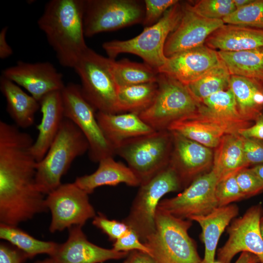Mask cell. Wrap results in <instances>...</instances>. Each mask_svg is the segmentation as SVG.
Instances as JSON below:
<instances>
[{
	"label": "cell",
	"instance_id": "cell-38",
	"mask_svg": "<svg viewBox=\"0 0 263 263\" xmlns=\"http://www.w3.org/2000/svg\"><path fill=\"white\" fill-rule=\"evenodd\" d=\"M177 0H145V14L142 24L146 27L150 26L163 16L167 11L177 3Z\"/></svg>",
	"mask_w": 263,
	"mask_h": 263
},
{
	"label": "cell",
	"instance_id": "cell-34",
	"mask_svg": "<svg viewBox=\"0 0 263 263\" xmlns=\"http://www.w3.org/2000/svg\"><path fill=\"white\" fill-rule=\"evenodd\" d=\"M225 24L263 30V0H254L223 19Z\"/></svg>",
	"mask_w": 263,
	"mask_h": 263
},
{
	"label": "cell",
	"instance_id": "cell-35",
	"mask_svg": "<svg viewBox=\"0 0 263 263\" xmlns=\"http://www.w3.org/2000/svg\"><path fill=\"white\" fill-rule=\"evenodd\" d=\"M184 5L197 15L211 19L223 20L236 9L233 0H201Z\"/></svg>",
	"mask_w": 263,
	"mask_h": 263
},
{
	"label": "cell",
	"instance_id": "cell-10",
	"mask_svg": "<svg viewBox=\"0 0 263 263\" xmlns=\"http://www.w3.org/2000/svg\"><path fill=\"white\" fill-rule=\"evenodd\" d=\"M144 14V3L139 0H84L85 36L90 37L142 23Z\"/></svg>",
	"mask_w": 263,
	"mask_h": 263
},
{
	"label": "cell",
	"instance_id": "cell-39",
	"mask_svg": "<svg viewBox=\"0 0 263 263\" xmlns=\"http://www.w3.org/2000/svg\"><path fill=\"white\" fill-rule=\"evenodd\" d=\"M92 224L106 234L109 240L113 242L126 234L131 229L123 221L110 220L101 213H98L93 218Z\"/></svg>",
	"mask_w": 263,
	"mask_h": 263
},
{
	"label": "cell",
	"instance_id": "cell-28",
	"mask_svg": "<svg viewBox=\"0 0 263 263\" xmlns=\"http://www.w3.org/2000/svg\"><path fill=\"white\" fill-rule=\"evenodd\" d=\"M217 52L231 75L263 82V47L241 51Z\"/></svg>",
	"mask_w": 263,
	"mask_h": 263
},
{
	"label": "cell",
	"instance_id": "cell-4",
	"mask_svg": "<svg viewBox=\"0 0 263 263\" xmlns=\"http://www.w3.org/2000/svg\"><path fill=\"white\" fill-rule=\"evenodd\" d=\"M184 9V4L178 1L158 21L145 28L138 36L128 40L106 41L103 44V48L110 59H114L122 53L132 54L158 71L167 58L164 54L166 40L179 24Z\"/></svg>",
	"mask_w": 263,
	"mask_h": 263
},
{
	"label": "cell",
	"instance_id": "cell-22",
	"mask_svg": "<svg viewBox=\"0 0 263 263\" xmlns=\"http://www.w3.org/2000/svg\"><path fill=\"white\" fill-rule=\"evenodd\" d=\"M238 206L231 204L218 207L209 213L191 217L189 220L198 223L202 229L201 237L205 245L203 263H213L219 239L230 223L238 215Z\"/></svg>",
	"mask_w": 263,
	"mask_h": 263
},
{
	"label": "cell",
	"instance_id": "cell-11",
	"mask_svg": "<svg viewBox=\"0 0 263 263\" xmlns=\"http://www.w3.org/2000/svg\"><path fill=\"white\" fill-rule=\"evenodd\" d=\"M45 203L51 213L49 230L53 233L73 226L82 227L96 215L89 194L74 182L61 184L47 195Z\"/></svg>",
	"mask_w": 263,
	"mask_h": 263
},
{
	"label": "cell",
	"instance_id": "cell-6",
	"mask_svg": "<svg viewBox=\"0 0 263 263\" xmlns=\"http://www.w3.org/2000/svg\"><path fill=\"white\" fill-rule=\"evenodd\" d=\"M127 217L123 222L144 243L155 229V216L161 199L166 194L182 188L175 171L169 166L141 184Z\"/></svg>",
	"mask_w": 263,
	"mask_h": 263
},
{
	"label": "cell",
	"instance_id": "cell-41",
	"mask_svg": "<svg viewBox=\"0 0 263 263\" xmlns=\"http://www.w3.org/2000/svg\"><path fill=\"white\" fill-rule=\"evenodd\" d=\"M243 139L244 155L248 165L263 164V142L253 138Z\"/></svg>",
	"mask_w": 263,
	"mask_h": 263
},
{
	"label": "cell",
	"instance_id": "cell-45",
	"mask_svg": "<svg viewBox=\"0 0 263 263\" xmlns=\"http://www.w3.org/2000/svg\"><path fill=\"white\" fill-rule=\"evenodd\" d=\"M7 30L8 27L5 26L0 32V58L2 59L9 57L13 54L12 49L6 40Z\"/></svg>",
	"mask_w": 263,
	"mask_h": 263
},
{
	"label": "cell",
	"instance_id": "cell-25",
	"mask_svg": "<svg viewBox=\"0 0 263 263\" xmlns=\"http://www.w3.org/2000/svg\"><path fill=\"white\" fill-rule=\"evenodd\" d=\"M211 170L218 181L236 174L247 168L243 150V137L239 133L224 135L213 154Z\"/></svg>",
	"mask_w": 263,
	"mask_h": 263
},
{
	"label": "cell",
	"instance_id": "cell-26",
	"mask_svg": "<svg viewBox=\"0 0 263 263\" xmlns=\"http://www.w3.org/2000/svg\"><path fill=\"white\" fill-rule=\"evenodd\" d=\"M0 89L5 98L7 111L19 128L25 129L34 123L39 102L13 81L1 75Z\"/></svg>",
	"mask_w": 263,
	"mask_h": 263
},
{
	"label": "cell",
	"instance_id": "cell-33",
	"mask_svg": "<svg viewBox=\"0 0 263 263\" xmlns=\"http://www.w3.org/2000/svg\"><path fill=\"white\" fill-rule=\"evenodd\" d=\"M199 106L206 111L224 119L252 123L244 120L241 116L234 95L229 88L205 98L199 103Z\"/></svg>",
	"mask_w": 263,
	"mask_h": 263
},
{
	"label": "cell",
	"instance_id": "cell-14",
	"mask_svg": "<svg viewBox=\"0 0 263 263\" xmlns=\"http://www.w3.org/2000/svg\"><path fill=\"white\" fill-rule=\"evenodd\" d=\"M252 125L221 118L199 106L194 113L172 122L168 130L211 149L218 145L224 135L238 133L240 130Z\"/></svg>",
	"mask_w": 263,
	"mask_h": 263
},
{
	"label": "cell",
	"instance_id": "cell-17",
	"mask_svg": "<svg viewBox=\"0 0 263 263\" xmlns=\"http://www.w3.org/2000/svg\"><path fill=\"white\" fill-rule=\"evenodd\" d=\"M221 62L217 51L204 44L167 57L157 71L187 85Z\"/></svg>",
	"mask_w": 263,
	"mask_h": 263
},
{
	"label": "cell",
	"instance_id": "cell-27",
	"mask_svg": "<svg viewBox=\"0 0 263 263\" xmlns=\"http://www.w3.org/2000/svg\"><path fill=\"white\" fill-rule=\"evenodd\" d=\"M242 117L252 122L263 111V82L231 75L229 87Z\"/></svg>",
	"mask_w": 263,
	"mask_h": 263
},
{
	"label": "cell",
	"instance_id": "cell-37",
	"mask_svg": "<svg viewBox=\"0 0 263 263\" xmlns=\"http://www.w3.org/2000/svg\"><path fill=\"white\" fill-rule=\"evenodd\" d=\"M238 184L245 198H248L261 193L263 191V181L251 170L250 168H244L236 174Z\"/></svg>",
	"mask_w": 263,
	"mask_h": 263
},
{
	"label": "cell",
	"instance_id": "cell-43",
	"mask_svg": "<svg viewBox=\"0 0 263 263\" xmlns=\"http://www.w3.org/2000/svg\"><path fill=\"white\" fill-rule=\"evenodd\" d=\"M251 126L241 129L238 133L243 137L257 139L263 142V111Z\"/></svg>",
	"mask_w": 263,
	"mask_h": 263
},
{
	"label": "cell",
	"instance_id": "cell-51",
	"mask_svg": "<svg viewBox=\"0 0 263 263\" xmlns=\"http://www.w3.org/2000/svg\"><path fill=\"white\" fill-rule=\"evenodd\" d=\"M213 263H219L218 262H217V261H215Z\"/></svg>",
	"mask_w": 263,
	"mask_h": 263
},
{
	"label": "cell",
	"instance_id": "cell-50",
	"mask_svg": "<svg viewBox=\"0 0 263 263\" xmlns=\"http://www.w3.org/2000/svg\"><path fill=\"white\" fill-rule=\"evenodd\" d=\"M260 229L262 237L263 239V215L261 218L260 221Z\"/></svg>",
	"mask_w": 263,
	"mask_h": 263
},
{
	"label": "cell",
	"instance_id": "cell-31",
	"mask_svg": "<svg viewBox=\"0 0 263 263\" xmlns=\"http://www.w3.org/2000/svg\"><path fill=\"white\" fill-rule=\"evenodd\" d=\"M0 238L23 251L29 259L42 254H47L51 257L58 244L53 241L36 239L18 226L2 223L0 224Z\"/></svg>",
	"mask_w": 263,
	"mask_h": 263
},
{
	"label": "cell",
	"instance_id": "cell-5",
	"mask_svg": "<svg viewBox=\"0 0 263 263\" xmlns=\"http://www.w3.org/2000/svg\"><path fill=\"white\" fill-rule=\"evenodd\" d=\"M172 148L171 132L163 130L126 140L114 153L127 162L141 184L169 166Z\"/></svg>",
	"mask_w": 263,
	"mask_h": 263
},
{
	"label": "cell",
	"instance_id": "cell-44",
	"mask_svg": "<svg viewBox=\"0 0 263 263\" xmlns=\"http://www.w3.org/2000/svg\"><path fill=\"white\" fill-rule=\"evenodd\" d=\"M125 263H155L149 254L138 250L131 251Z\"/></svg>",
	"mask_w": 263,
	"mask_h": 263
},
{
	"label": "cell",
	"instance_id": "cell-47",
	"mask_svg": "<svg viewBox=\"0 0 263 263\" xmlns=\"http://www.w3.org/2000/svg\"><path fill=\"white\" fill-rule=\"evenodd\" d=\"M251 170L263 181V163L256 165L250 168Z\"/></svg>",
	"mask_w": 263,
	"mask_h": 263
},
{
	"label": "cell",
	"instance_id": "cell-52",
	"mask_svg": "<svg viewBox=\"0 0 263 263\" xmlns=\"http://www.w3.org/2000/svg\"><path fill=\"white\" fill-rule=\"evenodd\" d=\"M123 263H125V262Z\"/></svg>",
	"mask_w": 263,
	"mask_h": 263
},
{
	"label": "cell",
	"instance_id": "cell-9",
	"mask_svg": "<svg viewBox=\"0 0 263 263\" xmlns=\"http://www.w3.org/2000/svg\"><path fill=\"white\" fill-rule=\"evenodd\" d=\"M65 118L72 121L82 132L89 145V156L94 162L115 154L98 122L96 110L83 95L80 86L73 83L61 90Z\"/></svg>",
	"mask_w": 263,
	"mask_h": 263
},
{
	"label": "cell",
	"instance_id": "cell-32",
	"mask_svg": "<svg viewBox=\"0 0 263 263\" xmlns=\"http://www.w3.org/2000/svg\"><path fill=\"white\" fill-rule=\"evenodd\" d=\"M230 76L222 61L219 65L186 86L193 97L199 103L212 94L228 89Z\"/></svg>",
	"mask_w": 263,
	"mask_h": 263
},
{
	"label": "cell",
	"instance_id": "cell-48",
	"mask_svg": "<svg viewBox=\"0 0 263 263\" xmlns=\"http://www.w3.org/2000/svg\"><path fill=\"white\" fill-rule=\"evenodd\" d=\"M253 0H233V2L236 9H238L250 4L253 2Z\"/></svg>",
	"mask_w": 263,
	"mask_h": 263
},
{
	"label": "cell",
	"instance_id": "cell-2",
	"mask_svg": "<svg viewBox=\"0 0 263 263\" xmlns=\"http://www.w3.org/2000/svg\"><path fill=\"white\" fill-rule=\"evenodd\" d=\"M191 221L158 207L155 230L144 243L155 263H203L196 243L188 233Z\"/></svg>",
	"mask_w": 263,
	"mask_h": 263
},
{
	"label": "cell",
	"instance_id": "cell-20",
	"mask_svg": "<svg viewBox=\"0 0 263 263\" xmlns=\"http://www.w3.org/2000/svg\"><path fill=\"white\" fill-rule=\"evenodd\" d=\"M42 118L37 126L38 134L32 147V152L38 162L47 153L64 119L61 91L51 92L38 101Z\"/></svg>",
	"mask_w": 263,
	"mask_h": 263
},
{
	"label": "cell",
	"instance_id": "cell-46",
	"mask_svg": "<svg viewBox=\"0 0 263 263\" xmlns=\"http://www.w3.org/2000/svg\"><path fill=\"white\" fill-rule=\"evenodd\" d=\"M235 263H261L260 259L255 254L242 252Z\"/></svg>",
	"mask_w": 263,
	"mask_h": 263
},
{
	"label": "cell",
	"instance_id": "cell-12",
	"mask_svg": "<svg viewBox=\"0 0 263 263\" xmlns=\"http://www.w3.org/2000/svg\"><path fill=\"white\" fill-rule=\"evenodd\" d=\"M263 215V206L259 203L248 208L242 216L231 221L226 228L228 238L217 251V262L231 263L237 254L248 252L256 255L263 263V239L260 229Z\"/></svg>",
	"mask_w": 263,
	"mask_h": 263
},
{
	"label": "cell",
	"instance_id": "cell-40",
	"mask_svg": "<svg viewBox=\"0 0 263 263\" xmlns=\"http://www.w3.org/2000/svg\"><path fill=\"white\" fill-rule=\"evenodd\" d=\"M113 248L117 251L138 250L150 255V249L140 241L137 234L131 228L126 234L113 242Z\"/></svg>",
	"mask_w": 263,
	"mask_h": 263
},
{
	"label": "cell",
	"instance_id": "cell-19",
	"mask_svg": "<svg viewBox=\"0 0 263 263\" xmlns=\"http://www.w3.org/2000/svg\"><path fill=\"white\" fill-rule=\"evenodd\" d=\"M68 230L67 240L58 244L54 254L50 257L56 263H102L127 257L130 253L93 244L87 239L81 226H73Z\"/></svg>",
	"mask_w": 263,
	"mask_h": 263
},
{
	"label": "cell",
	"instance_id": "cell-36",
	"mask_svg": "<svg viewBox=\"0 0 263 263\" xmlns=\"http://www.w3.org/2000/svg\"><path fill=\"white\" fill-rule=\"evenodd\" d=\"M215 195L218 207L231 204L245 199L233 174L218 181Z\"/></svg>",
	"mask_w": 263,
	"mask_h": 263
},
{
	"label": "cell",
	"instance_id": "cell-1",
	"mask_svg": "<svg viewBox=\"0 0 263 263\" xmlns=\"http://www.w3.org/2000/svg\"><path fill=\"white\" fill-rule=\"evenodd\" d=\"M84 0H51L38 20L60 64L74 68L88 47L84 30Z\"/></svg>",
	"mask_w": 263,
	"mask_h": 263
},
{
	"label": "cell",
	"instance_id": "cell-24",
	"mask_svg": "<svg viewBox=\"0 0 263 263\" xmlns=\"http://www.w3.org/2000/svg\"><path fill=\"white\" fill-rule=\"evenodd\" d=\"M205 45L223 51H241L263 47V30L225 24L207 38Z\"/></svg>",
	"mask_w": 263,
	"mask_h": 263
},
{
	"label": "cell",
	"instance_id": "cell-7",
	"mask_svg": "<svg viewBox=\"0 0 263 263\" xmlns=\"http://www.w3.org/2000/svg\"><path fill=\"white\" fill-rule=\"evenodd\" d=\"M79 77L85 98L97 112L117 113L118 87L111 69V59L88 47L74 68Z\"/></svg>",
	"mask_w": 263,
	"mask_h": 263
},
{
	"label": "cell",
	"instance_id": "cell-29",
	"mask_svg": "<svg viewBox=\"0 0 263 263\" xmlns=\"http://www.w3.org/2000/svg\"><path fill=\"white\" fill-rule=\"evenodd\" d=\"M157 89V82L118 88L117 113H132L139 115L152 104Z\"/></svg>",
	"mask_w": 263,
	"mask_h": 263
},
{
	"label": "cell",
	"instance_id": "cell-16",
	"mask_svg": "<svg viewBox=\"0 0 263 263\" xmlns=\"http://www.w3.org/2000/svg\"><path fill=\"white\" fill-rule=\"evenodd\" d=\"M1 76L25 89L38 101L51 92L61 91L65 85L61 73L49 62L19 61L4 69Z\"/></svg>",
	"mask_w": 263,
	"mask_h": 263
},
{
	"label": "cell",
	"instance_id": "cell-18",
	"mask_svg": "<svg viewBox=\"0 0 263 263\" xmlns=\"http://www.w3.org/2000/svg\"><path fill=\"white\" fill-rule=\"evenodd\" d=\"M182 19L168 37L164 47L167 57L205 44L207 38L225 24L222 19L201 17L187 9L184 4Z\"/></svg>",
	"mask_w": 263,
	"mask_h": 263
},
{
	"label": "cell",
	"instance_id": "cell-23",
	"mask_svg": "<svg viewBox=\"0 0 263 263\" xmlns=\"http://www.w3.org/2000/svg\"><path fill=\"white\" fill-rule=\"evenodd\" d=\"M97 169L93 173L78 177L74 183L89 194L97 188L115 186L124 183L131 187L139 186L141 182L132 169L110 156L101 160Z\"/></svg>",
	"mask_w": 263,
	"mask_h": 263
},
{
	"label": "cell",
	"instance_id": "cell-15",
	"mask_svg": "<svg viewBox=\"0 0 263 263\" xmlns=\"http://www.w3.org/2000/svg\"><path fill=\"white\" fill-rule=\"evenodd\" d=\"M172 148L169 166L177 175L182 188H186L212 165L210 148L171 132Z\"/></svg>",
	"mask_w": 263,
	"mask_h": 263
},
{
	"label": "cell",
	"instance_id": "cell-21",
	"mask_svg": "<svg viewBox=\"0 0 263 263\" xmlns=\"http://www.w3.org/2000/svg\"><path fill=\"white\" fill-rule=\"evenodd\" d=\"M96 116L105 137L114 150L126 140L155 131L135 113L97 112Z\"/></svg>",
	"mask_w": 263,
	"mask_h": 263
},
{
	"label": "cell",
	"instance_id": "cell-49",
	"mask_svg": "<svg viewBox=\"0 0 263 263\" xmlns=\"http://www.w3.org/2000/svg\"><path fill=\"white\" fill-rule=\"evenodd\" d=\"M34 263H56L50 257L46 258L43 260H38L36 261Z\"/></svg>",
	"mask_w": 263,
	"mask_h": 263
},
{
	"label": "cell",
	"instance_id": "cell-3",
	"mask_svg": "<svg viewBox=\"0 0 263 263\" xmlns=\"http://www.w3.org/2000/svg\"><path fill=\"white\" fill-rule=\"evenodd\" d=\"M89 149V143L82 132L64 118L47 153L37 163L36 182L39 190L47 195L58 188L74 160Z\"/></svg>",
	"mask_w": 263,
	"mask_h": 263
},
{
	"label": "cell",
	"instance_id": "cell-13",
	"mask_svg": "<svg viewBox=\"0 0 263 263\" xmlns=\"http://www.w3.org/2000/svg\"><path fill=\"white\" fill-rule=\"evenodd\" d=\"M217 182L211 170L196 178L177 196L161 200L158 207L182 219L207 215L218 207L215 195Z\"/></svg>",
	"mask_w": 263,
	"mask_h": 263
},
{
	"label": "cell",
	"instance_id": "cell-30",
	"mask_svg": "<svg viewBox=\"0 0 263 263\" xmlns=\"http://www.w3.org/2000/svg\"><path fill=\"white\" fill-rule=\"evenodd\" d=\"M111 69L118 88L157 82L159 73L147 64L132 62L128 59L115 61L111 59Z\"/></svg>",
	"mask_w": 263,
	"mask_h": 263
},
{
	"label": "cell",
	"instance_id": "cell-8",
	"mask_svg": "<svg viewBox=\"0 0 263 263\" xmlns=\"http://www.w3.org/2000/svg\"><path fill=\"white\" fill-rule=\"evenodd\" d=\"M158 89L150 106L139 114L155 131L168 130L173 121L195 112L199 103L187 86L166 75L159 73Z\"/></svg>",
	"mask_w": 263,
	"mask_h": 263
},
{
	"label": "cell",
	"instance_id": "cell-42",
	"mask_svg": "<svg viewBox=\"0 0 263 263\" xmlns=\"http://www.w3.org/2000/svg\"><path fill=\"white\" fill-rule=\"evenodd\" d=\"M29 258L22 250L12 244H0V263H24Z\"/></svg>",
	"mask_w": 263,
	"mask_h": 263
}]
</instances>
